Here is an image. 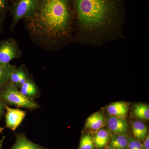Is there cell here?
I'll use <instances>...</instances> for the list:
<instances>
[{
	"mask_svg": "<svg viewBox=\"0 0 149 149\" xmlns=\"http://www.w3.org/2000/svg\"><path fill=\"white\" fill-rule=\"evenodd\" d=\"M73 41L99 47L124 38L121 0H74Z\"/></svg>",
	"mask_w": 149,
	"mask_h": 149,
	"instance_id": "obj_1",
	"label": "cell"
},
{
	"mask_svg": "<svg viewBox=\"0 0 149 149\" xmlns=\"http://www.w3.org/2000/svg\"><path fill=\"white\" fill-rule=\"evenodd\" d=\"M70 0H39L25 24L33 39L55 49L73 41L74 16Z\"/></svg>",
	"mask_w": 149,
	"mask_h": 149,
	"instance_id": "obj_2",
	"label": "cell"
},
{
	"mask_svg": "<svg viewBox=\"0 0 149 149\" xmlns=\"http://www.w3.org/2000/svg\"><path fill=\"white\" fill-rule=\"evenodd\" d=\"M0 100L8 106H15L34 111L40 108V106L35 100L23 95L17 87L10 81L0 90Z\"/></svg>",
	"mask_w": 149,
	"mask_h": 149,
	"instance_id": "obj_3",
	"label": "cell"
},
{
	"mask_svg": "<svg viewBox=\"0 0 149 149\" xmlns=\"http://www.w3.org/2000/svg\"><path fill=\"white\" fill-rule=\"evenodd\" d=\"M21 56V51L14 38H8L0 42V65L10 64L12 60Z\"/></svg>",
	"mask_w": 149,
	"mask_h": 149,
	"instance_id": "obj_4",
	"label": "cell"
},
{
	"mask_svg": "<svg viewBox=\"0 0 149 149\" xmlns=\"http://www.w3.org/2000/svg\"><path fill=\"white\" fill-rule=\"evenodd\" d=\"M39 0H19L14 11L13 20L10 29L13 30L22 19H26L32 14L37 7Z\"/></svg>",
	"mask_w": 149,
	"mask_h": 149,
	"instance_id": "obj_5",
	"label": "cell"
},
{
	"mask_svg": "<svg viewBox=\"0 0 149 149\" xmlns=\"http://www.w3.org/2000/svg\"><path fill=\"white\" fill-rule=\"evenodd\" d=\"M27 114V112L18 108H12L6 104L5 128L15 132L21 124Z\"/></svg>",
	"mask_w": 149,
	"mask_h": 149,
	"instance_id": "obj_6",
	"label": "cell"
},
{
	"mask_svg": "<svg viewBox=\"0 0 149 149\" xmlns=\"http://www.w3.org/2000/svg\"><path fill=\"white\" fill-rule=\"evenodd\" d=\"M15 141L10 149H49L32 142L27 138L24 133H14Z\"/></svg>",
	"mask_w": 149,
	"mask_h": 149,
	"instance_id": "obj_7",
	"label": "cell"
},
{
	"mask_svg": "<svg viewBox=\"0 0 149 149\" xmlns=\"http://www.w3.org/2000/svg\"><path fill=\"white\" fill-rule=\"evenodd\" d=\"M108 127L114 134H124L128 128V123L123 118L110 115L107 117Z\"/></svg>",
	"mask_w": 149,
	"mask_h": 149,
	"instance_id": "obj_8",
	"label": "cell"
},
{
	"mask_svg": "<svg viewBox=\"0 0 149 149\" xmlns=\"http://www.w3.org/2000/svg\"><path fill=\"white\" fill-rule=\"evenodd\" d=\"M19 90L23 95L32 100L38 98L41 96L40 88L32 77L22 85Z\"/></svg>",
	"mask_w": 149,
	"mask_h": 149,
	"instance_id": "obj_9",
	"label": "cell"
},
{
	"mask_svg": "<svg viewBox=\"0 0 149 149\" xmlns=\"http://www.w3.org/2000/svg\"><path fill=\"white\" fill-rule=\"evenodd\" d=\"M30 78L31 75L29 74L27 68L24 65H22L12 72L9 81L19 89L22 85Z\"/></svg>",
	"mask_w": 149,
	"mask_h": 149,
	"instance_id": "obj_10",
	"label": "cell"
},
{
	"mask_svg": "<svg viewBox=\"0 0 149 149\" xmlns=\"http://www.w3.org/2000/svg\"><path fill=\"white\" fill-rule=\"evenodd\" d=\"M128 110L127 104L123 102H117L110 104L107 111L110 115L124 118Z\"/></svg>",
	"mask_w": 149,
	"mask_h": 149,
	"instance_id": "obj_11",
	"label": "cell"
},
{
	"mask_svg": "<svg viewBox=\"0 0 149 149\" xmlns=\"http://www.w3.org/2000/svg\"><path fill=\"white\" fill-rule=\"evenodd\" d=\"M104 118L99 112L95 113L88 118L85 123L87 128L93 130H98L103 126Z\"/></svg>",
	"mask_w": 149,
	"mask_h": 149,
	"instance_id": "obj_12",
	"label": "cell"
},
{
	"mask_svg": "<svg viewBox=\"0 0 149 149\" xmlns=\"http://www.w3.org/2000/svg\"><path fill=\"white\" fill-rule=\"evenodd\" d=\"M128 138L124 134H114L111 138L109 148L113 149H127Z\"/></svg>",
	"mask_w": 149,
	"mask_h": 149,
	"instance_id": "obj_13",
	"label": "cell"
},
{
	"mask_svg": "<svg viewBox=\"0 0 149 149\" xmlns=\"http://www.w3.org/2000/svg\"><path fill=\"white\" fill-rule=\"evenodd\" d=\"M16 68L15 65L10 64L0 65V90L10 81L11 74Z\"/></svg>",
	"mask_w": 149,
	"mask_h": 149,
	"instance_id": "obj_14",
	"label": "cell"
},
{
	"mask_svg": "<svg viewBox=\"0 0 149 149\" xmlns=\"http://www.w3.org/2000/svg\"><path fill=\"white\" fill-rule=\"evenodd\" d=\"M109 139V133L107 130L104 129L99 130L93 138L95 146L99 149L105 147Z\"/></svg>",
	"mask_w": 149,
	"mask_h": 149,
	"instance_id": "obj_15",
	"label": "cell"
},
{
	"mask_svg": "<svg viewBox=\"0 0 149 149\" xmlns=\"http://www.w3.org/2000/svg\"><path fill=\"white\" fill-rule=\"evenodd\" d=\"M132 131L134 136L138 140H144L148 134V129L145 123L141 121H135L132 125Z\"/></svg>",
	"mask_w": 149,
	"mask_h": 149,
	"instance_id": "obj_16",
	"label": "cell"
},
{
	"mask_svg": "<svg viewBox=\"0 0 149 149\" xmlns=\"http://www.w3.org/2000/svg\"><path fill=\"white\" fill-rule=\"evenodd\" d=\"M133 113L136 117L143 120H148L149 108L146 104L140 103L135 106L133 109Z\"/></svg>",
	"mask_w": 149,
	"mask_h": 149,
	"instance_id": "obj_17",
	"label": "cell"
},
{
	"mask_svg": "<svg viewBox=\"0 0 149 149\" xmlns=\"http://www.w3.org/2000/svg\"><path fill=\"white\" fill-rule=\"evenodd\" d=\"M95 145L93 136L86 134L81 137L78 149H95Z\"/></svg>",
	"mask_w": 149,
	"mask_h": 149,
	"instance_id": "obj_18",
	"label": "cell"
},
{
	"mask_svg": "<svg viewBox=\"0 0 149 149\" xmlns=\"http://www.w3.org/2000/svg\"><path fill=\"white\" fill-rule=\"evenodd\" d=\"M127 149H143V144L138 140L130 137L128 139Z\"/></svg>",
	"mask_w": 149,
	"mask_h": 149,
	"instance_id": "obj_19",
	"label": "cell"
},
{
	"mask_svg": "<svg viewBox=\"0 0 149 149\" xmlns=\"http://www.w3.org/2000/svg\"><path fill=\"white\" fill-rule=\"evenodd\" d=\"M6 104L0 100V120H1L3 116L5 114Z\"/></svg>",
	"mask_w": 149,
	"mask_h": 149,
	"instance_id": "obj_20",
	"label": "cell"
},
{
	"mask_svg": "<svg viewBox=\"0 0 149 149\" xmlns=\"http://www.w3.org/2000/svg\"><path fill=\"white\" fill-rule=\"evenodd\" d=\"M7 4L6 0H0V16L5 12Z\"/></svg>",
	"mask_w": 149,
	"mask_h": 149,
	"instance_id": "obj_21",
	"label": "cell"
},
{
	"mask_svg": "<svg viewBox=\"0 0 149 149\" xmlns=\"http://www.w3.org/2000/svg\"><path fill=\"white\" fill-rule=\"evenodd\" d=\"M143 149H149V134L146 136L145 139V142L143 145Z\"/></svg>",
	"mask_w": 149,
	"mask_h": 149,
	"instance_id": "obj_22",
	"label": "cell"
},
{
	"mask_svg": "<svg viewBox=\"0 0 149 149\" xmlns=\"http://www.w3.org/2000/svg\"><path fill=\"white\" fill-rule=\"evenodd\" d=\"M6 138V136H3L2 139L0 140V149L2 148L3 144L4 142V141L5 140Z\"/></svg>",
	"mask_w": 149,
	"mask_h": 149,
	"instance_id": "obj_23",
	"label": "cell"
},
{
	"mask_svg": "<svg viewBox=\"0 0 149 149\" xmlns=\"http://www.w3.org/2000/svg\"><path fill=\"white\" fill-rule=\"evenodd\" d=\"M5 127H0V135L2 134L3 131L4 130Z\"/></svg>",
	"mask_w": 149,
	"mask_h": 149,
	"instance_id": "obj_24",
	"label": "cell"
},
{
	"mask_svg": "<svg viewBox=\"0 0 149 149\" xmlns=\"http://www.w3.org/2000/svg\"><path fill=\"white\" fill-rule=\"evenodd\" d=\"M2 23V22L1 18L0 17V27L1 26Z\"/></svg>",
	"mask_w": 149,
	"mask_h": 149,
	"instance_id": "obj_25",
	"label": "cell"
},
{
	"mask_svg": "<svg viewBox=\"0 0 149 149\" xmlns=\"http://www.w3.org/2000/svg\"><path fill=\"white\" fill-rule=\"evenodd\" d=\"M106 149H113L111 148H107Z\"/></svg>",
	"mask_w": 149,
	"mask_h": 149,
	"instance_id": "obj_26",
	"label": "cell"
}]
</instances>
